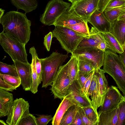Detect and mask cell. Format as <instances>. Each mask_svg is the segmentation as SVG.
<instances>
[{"label":"cell","instance_id":"1","mask_svg":"<svg viewBox=\"0 0 125 125\" xmlns=\"http://www.w3.org/2000/svg\"><path fill=\"white\" fill-rule=\"evenodd\" d=\"M26 14L11 11L0 18L3 31L15 38L25 45L30 39L31 23Z\"/></svg>","mask_w":125,"mask_h":125},{"label":"cell","instance_id":"2","mask_svg":"<svg viewBox=\"0 0 125 125\" xmlns=\"http://www.w3.org/2000/svg\"><path fill=\"white\" fill-rule=\"evenodd\" d=\"M103 70L111 76L115 82L118 88L125 96V70L119 56L110 50L105 51Z\"/></svg>","mask_w":125,"mask_h":125},{"label":"cell","instance_id":"3","mask_svg":"<svg viewBox=\"0 0 125 125\" xmlns=\"http://www.w3.org/2000/svg\"><path fill=\"white\" fill-rule=\"evenodd\" d=\"M68 57V54H64L55 52L48 57L41 59L42 88H46L51 85L60 68Z\"/></svg>","mask_w":125,"mask_h":125},{"label":"cell","instance_id":"4","mask_svg":"<svg viewBox=\"0 0 125 125\" xmlns=\"http://www.w3.org/2000/svg\"><path fill=\"white\" fill-rule=\"evenodd\" d=\"M55 26L52 32V38H56L67 54L72 53L81 41L86 36L65 26Z\"/></svg>","mask_w":125,"mask_h":125},{"label":"cell","instance_id":"5","mask_svg":"<svg viewBox=\"0 0 125 125\" xmlns=\"http://www.w3.org/2000/svg\"><path fill=\"white\" fill-rule=\"evenodd\" d=\"M0 44L13 61L17 60L28 63L25 46L17 39L2 31L0 33Z\"/></svg>","mask_w":125,"mask_h":125},{"label":"cell","instance_id":"6","mask_svg":"<svg viewBox=\"0 0 125 125\" xmlns=\"http://www.w3.org/2000/svg\"><path fill=\"white\" fill-rule=\"evenodd\" d=\"M71 4L63 0H51L46 5L40 21L46 25H53L57 19L70 7Z\"/></svg>","mask_w":125,"mask_h":125},{"label":"cell","instance_id":"7","mask_svg":"<svg viewBox=\"0 0 125 125\" xmlns=\"http://www.w3.org/2000/svg\"><path fill=\"white\" fill-rule=\"evenodd\" d=\"M71 84L66 63L61 67L51 85L50 90L54 98L62 100Z\"/></svg>","mask_w":125,"mask_h":125},{"label":"cell","instance_id":"8","mask_svg":"<svg viewBox=\"0 0 125 125\" xmlns=\"http://www.w3.org/2000/svg\"><path fill=\"white\" fill-rule=\"evenodd\" d=\"M29 106L28 102L22 98L14 100L7 115V125H18L23 118L30 114Z\"/></svg>","mask_w":125,"mask_h":125},{"label":"cell","instance_id":"9","mask_svg":"<svg viewBox=\"0 0 125 125\" xmlns=\"http://www.w3.org/2000/svg\"><path fill=\"white\" fill-rule=\"evenodd\" d=\"M65 97L70 100L74 104L82 107H94L91 100L84 93L78 80L73 81L70 85Z\"/></svg>","mask_w":125,"mask_h":125},{"label":"cell","instance_id":"10","mask_svg":"<svg viewBox=\"0 0 125 125\" xmlns=\"http://www.w3.org/2000/svg\"><path fill=\"white\" fill-rule=\"evenodd\" d=\"M124 97L116 87H109L104 97L98 112L113 110L116 108Z\"/></svg>","mask_w":125,"mask_h":125},{"label":"cell","instance_id":"11","mask_svg":"<svg viewBox=\"0 0 125 125\" xmlns=\"http://www.w3.org/2000/svg\"><path fill=\"white\" fill-rule=\"evenodd\" d=\"M99 0H76L70 8L88 22L90 16L98 9Z\"/></svg>","mask_w":125,"mask_h":125},{"label":"cell","instance_id":"12","mask_svg":"<svg viewBox=\"0 0 125 125\" xmlns=\"http://www.w3.org/2000/svg\"><path fill=\"white\" fill-rule=\"evenodd\" d=\"M72 54L83 57L93 62L96 69L103 66L105 52L97 48L76 49Z\"/></svg>","mask_w":125,"mask_h":125},{"label":"cell","instance_id":"13","mask_svg":"<svg viewBox=\"0 0 125 125\" xmlns=\"http://www.w3.org/2000/svg\"><path fill=\"white\" fill-rule=\"evenodd\" d=\"M13 62L20 78L23 89L25 91H30L32 83L31 64L17 60Z\"/></svg>","mask_w":125,"mask_h":125},{"label":"cell","instance_id":"14","mask_svg":"<svg viewBox=\"0 0 125 125\" xmlns=\"http://www.w3.org/2000/svg\"><path fill=\"white\" fill-rule=\"evenodd\" d=\"M88 22L101 33L110 32L112 25L105 16L104 12L98 9L90 17Z\"/></svg>","mask_w":125,"mask_h":125},{"label":"cell","instance_id":"15","mask_svg":"<svg viewBox=\"0 0 125 125\" xmlns=\"http://www.w3.org/2000/svg\"><path fill=\"white\" fill-rule=\"evenodd\" d=\"M106 41L102 34L92 27L90 35L85 36L82 40L76 49L97 48V47L101 42Z\"/></svg>","mask_w":125,"mask_h":125},{"label":"cell","instance_id":"16","mask_svg":"<svg viewBox=\"0 0 125 125\" xmlns=\"http://www.w3.org/2000/svg\"><path fill=\"white\" fill-rule=\"evenodd\" d=\"M88 97L90 96L93 106L97 111L100 106L102 100L99 84L98 76L96 70H94L92 80L88 91Z\"/></svg>","mask_w":125,"mask_h":125},{"label":"cell","instance_id":"17","mask_svg":"<svg viewBox=\"0 0 125 125\" xmlns=\"http://www.w3.org/2000/svg\"><path fill=\"white\" fill-rule=\"evenodd\" d=\"M83 22H88L78 15L73 9L69 8L56 20L54 26H66Z\"/></svg>","mask_w":125,"mask_h":125},{"label":"cell","instance_id":"18","mask_svg":"<svg viewBox=\"0 0 125 125\" xmlns=\"http://www.w3.org/2000/svg\"><path fill=\"white\" fill-rule=\"evenodd\" d=\"M118 107L110 110L98 112L97 125H116L118 121Z\"/></svg>","mask_w":125,"mask_h":125},{"label":"cell","instance_id":"19","mask_svg":"<svg viewBox=\"0 0 125 125\" xmlns=\"http://www.w3.org/2000/svg\"><path fill=\"white\" fill-rule=\"evenodd\" d=\"M14 100L12 94L0 88V117L7 115Z\"/></svg>","mask_w":125,"mask_h":125},{"label":"cell","instance_id":"20","mask_svg":"<svg viewBox=\"0 0 125 125\" xmlns=\"http://www.w3.org/2000/svg\"><path fill=\"white\" fill-rule=\"evenodd\" d=\"M123 46L125 42V20H117L112 24L110 32Z\"/></svg>","mask_w":125,"mask_h":125},{"label":"cell","instance_id":"21","mask_svg":"<svg viewBox=\"0 0 125 125\" xmlns=\"http://www.w3.org/2000/svg\"><path fill=\"white\" fill-rule=\"evenodd\" d=\"M74 104L69 99L65 97L59 105L53 117L52 122V125H60L64 114L67 109Z\"/></svg>","mask_w":125,"mask_h":125},{"label":"cell","instance_id":"22","mask_svg":"<svg viewBox=\"0 0 125 125\" xmlns=\"http://www.w3.org/2000/svg\"><path fill=\"white\" fill-rule=\"evenodd\" d=\"M12 4L18 10H23L25 13L35 10L38 6L37 0H10Z\"/></svg>","mask_w":125,"mask_h":125},{"label":"cell","instance_id":"23","mask_svg":"<svg viewBox=\"0 0 125 125\" xmlns=\"http://www.w3.org/2000/svg\"><path fill=\"white\" fill-rule=\"evenodd\" d=\"M29 52L32 56V62L31 64L32 77V85L30 91L33 94L36 93L38 92V78L35 63V55L37 53L36 50L34 47L31 48Z\"/></svg>","mask_w":125,"mask_h":125},{"label":"cell","instance_id":"24","mask_svg":"<svg viewBox=\"0 0 125 125\" xmlns=\"http://www.w3.org/2000/svg\"><path fill=\"white\" fill-rule=\"evenodd\" d=\"M67 64L71 84L73 81L78 79L79 68L78 59L76 56L72 54Z\"/></svg>","mask_w":125,"mask_h":125},{"label":"cell","instance_id":"25","mask_svg":"<svg viewBox=\"0 0 125 125\" xmlns=\"http://www.w3.org/2000/svg\"><path fill=\"white\" fill-rule=\"evenodd\" d=\"M107 42L109 49L113 52L121 54L124 50L122 45L115 36L111 32L102 33Z\"/></svg>","mask_w":125,"mask_h":125},{"label":"cell","instance_id":"26","mask_svg":"<svg viewBox=\"0 0 125 125\" xmlns=\"http://www.w3.org/2000/svg\"><path fill=\"white\" fill-rule=\"evenodd\" d=\"M75 56L78 60L79 72L88 74L96 69L94 64L92 61L83 57Z\"/></svg>","mask_w":125,"mask_h":125},{"label":"cell","instance_id":"27","mask_svg":"<svg viewBox=\"0 0 125 125\" xmlns=\"http://www.w3.org/2000/svg\"><path fill=\"white\" fill-rule=\"evenodd\" d=\"M81 107L74 104L71 106L63 115L60 125H71L76 115Z\"/></svg>","mask_w":125,"mask_h":125},{"label":"cell","instance_id":"28","mask_svg":"<svg viewBox=\"0 0 125 125\" xmlns=\"http://www.w3.org/2000/svg\"><path fill=\"white\" fill-rule=\"evenodd\" d=\"M98 77L100 91L102 104L104 95L109 88L108 83L103 69L100 68L96 69Z\"/></svg>","mask_w":125,"mask_h":125},{"label":"cell","instance_id":"29","mask_svg":"<svg viewBox=\"0 0 125 125\" xmlns=\"http://www.w3.org/2000/svg\"><path fill=\"white\" fill-rule=\"evenodd\" d=\"M87 22H83L76 24L67 25L65 27L69 28L85 36L90 35V31Z\"/></svg>","mask_w":125,"mask_h":125},{"label":"cell","instance_id":"30","mask_svg":"<svg viewBox=\"0 0 125 125\" xmlns=\"http://www.w3.org/2000/svg\"><path fill=\"white\" fill-rule=\"evenodd\" d=\"M125 7L123 6L104 11L105 16L111 25L117 20L121 12Z\"/></svg>","mask_w":125,"mask_h":125},{"label":"cell","instance_id":"31","mask_svg":"<svg viewBox=\"0 0 125 125\" xmlns=\"http://www.w3.org/2000/svg\"><path fill=\"white\" fill-rule=\"evenodd\" d=\"M0 74L19 76L14 64L9 65L1 62H0Z\"/></svg>","mask_w":125,"mask_h":125},{"label":"cell","instance_id":"32","mask_svg":"<svg viewBox=\"0 0 125 125\" xmlns=\"http://www.w3.org/2000/svg\"><path fill=\"white\" fill-rule=\"evenodd\" d=\"M82 108L88 119L95 123L96 125H97L99 118L97 111L93 107H85Z\"/></svg>","mask_w":125,"mask_h":125},{"label":"cell","instance_id":"33","mask_svg":"<svg viewBox=\"0 0 125 125\" xmlns=\"http://www.w3.org/2000/svg\"><path fill=\"white\" fill-rule=\"evenodd\" d=\"M0 77L5 82L16 89L21 84V79L19 76L0 74Z\"/></svg>","mask_w":125,"mask_h":125},{"label":"cell","instance_id":"34","mask_svg":"<svg viewBox=\"0 0 125 125\" xmlns=\"http://www.w3.org/2000/svg\"><path fill=\"white\" fill-rule=\"evenodd\" d=\"M118 121L116 125H125V96L118 105Z\"/></svg>","mask_w":125,"mask_h":125},{"label":"cell","instance_id":"35","mask_svg":"<svg viewBox=\"0 0 125 125\" xmlns=\"http://www.w3.org/2000/svg\"><path fill=\"white\" fill-rule=\"evenodd\" d=\"M18 125H37L36 117L30 113L23 118L19 122Z\"/></svg>","mask_w":125,"mask_h":125},{"label":"cell","instance_id":"36","mask_svg":"<svg viewBox=\"0 0 125 125\" xmlns=\"http://www.w3.org/2000/svg\"><path fill=\"white\" fill-rule=\"evenodd\" d=\"M36 118L37 125H46L52 120V115H38Z\"/></svg>","mask_w":125,"mask_h":125},{"label":"cell","instance_id":"37","mask_svg":"<svg viewBox=\"0 0 125 125\" xmlns=\"http://www.w3.org/2000/svg\"><path fill=\"white\" fill-rule=\"evenodd\" d=\"M125 4V0H111L107 5L104 11L123 6Z\"/></svg>","mask_w":125,"mask_h":125},{"label":"cell","instance_id":"38","mask_svg":"<svg viewBox=\"0 0 125 125\" xmlns=\"http://www.w3.org/2000/svg\"><path fill=\"white\" fill-rule=\"evenodd\" d=\"M36 67L38 78V84L39 85L42 81V71L41 59L38 56L37 53L35 55Z\"/></svg>","mask_w":125,"mask_h":125},{"label":"cell","instance_id":"39","mask_svg":"<svg viewBox=\"0 0 125 125\" xmlns=\"http://www.w3.org/2000/svg\"><path fill=\"white\" fill-rule=\"evenodd\" d=\"M52 38V32L51 31L46 35L44 37V45L48 52L50 50Z\"/></svg>","mask_w":125,"mask_h":125},{"label":"cell","instance_id":"40","mask_svg":"<svg viewBox=\"0 0 125 125\" xmlns=\"http://www.w3.org/2000/svg\"><path fill=\"white\" fill-rule=\"evenodd\" d=\"M78 112L81 116L83 125H96L95 123L88 119L82 107L80 109Z\"/></svg>","mask_w":125,"mask_h":125},{"label":"cell","instance_id":"41","mask_svg":"<svg viewBox=\"0 0 125 125\" xmlns=\"http://www.w3.org/2000/svg\"><path fill=\"white\" fill-rule=\"evenodd\" d=\"M94 70L89 75L85 84L84 87L83 89L84 93L87 97L89 98H90L88 97V91L92 80Z\"/></svg>","mask_w":125,"mask_h":125},{"label":"cell","instance_id":"42","mask_svg":"<svg viewBox=\"0 0 125 125\" xmlns=\"http://www.w3.org/2000/svg\"><path fill=\"white\" fill-rule=\"evenodd\" d=\"M0 88L8 91H12L16 88L4 81L0 77Z\"/></svg>","mask_w":125,"mask_h":125},{"label":"cell","instance_id":"43","mask_svg":"<svg viewBox=\"0 0 125 125\" xmlns=\"http://www.w3.org/2000/svg\"><path fill=\"white\" fill-rule=\"evenodd\" d=\"M90 73L88 74H86L79 71L78 79V80L82 87V89L83 88L87 80Z\"/></svg>","mask_w":125,"mask_h":125},{"label":"cell","instance_id":"44","mask_svg":"<svg viewBox=\"0 0 125 125\" xmlns=\"http://www.w3.org/2000/svg\"><path fill=\"white\" fill-rule=\"evenodd\" d=\"M71 125H83L80 115L77 112Z\"/></svg>","mask_w":125,"mask_h":125},{"label":"cell","instance_id":"45","mask_svg":"<svg viewBox=\"0 0 125 125\" xmlns=\"http://www.w3.org/2000/svg\"><path fill=\"white\" fill-rule=\"evenodd\" d=\"M111 0H99L98 6V9L104 12L107 5Z\"/></svg>","mask_w":125,"mask_h":125},{"label":"cell","instance_id":"46","mask_svg":"<svg viewBox=\"0 0 125 125\" xmlns=\"http://www.w3.org/2000/svg\"><path fill=\"white\" fill-rule=\"evenodd\" d=\"M97 48L102 51L105 52L107 49H109V46L106 41L101 42L97 46Z\"/></svg>","mask_w":125,"mask_h":125},{"label":"cell","instance_id":"47","mask_svg":"<svg viewBox=\"0 0 125 125\" xmlns=\"http://www.w3.org/2000/svg\"><path fill=\"white\" fill-rule=\"evenodd\" d=\"M119 57L122 66L125 70V51L121 54H119Z\"/></svg>","mask_w":125,"mask_h":125},{"label":"cell","instance_id":"48","mask_svg":"<svg viewBox=\"0 0 125 125\" xmlns=\"http://www.w3.org/2000/svg\"><path fill=\"white\" fill-rule=\"evenodd\" d=\"M125 20V7L121 12L117 20Z\"/></svg>","mask_w":125,"mask_h":125},{"label":"cell","instance_id":"49","mask_svg":"<svg viewBox=\"0 0 125 125\" xmlns=\"http://www.w3.org/2000/svg\"><path fill=\"white\" fill-rule=\"evenodd\" d=\"M5 10L1 8L0 9V18H1L3 15L4 14Z\"/></svg>","mask_w":125,"mask_h":125},{"label":"cell","instance_id":"50","mask_svg":"<svg viewBox=\"0 0 125 125\" xmlns=\"http://www.w3.org/2000/svg\"><path fill=\"white\" fill-rule=\"evenodd\" d=\"M0 125H8L3 120H0Z\"/></svg>","mask_w":125,"mask_h":125},{"label":"cell","instance_id":"51","mask_svg":"<svg viewBox=\"0 0 125 125\" xmlns=\"http://www.w3.org/2000/svg\"><path fill=\"white\" fill-rule=\"evenodd\" d=\"M69 1L72 3H73L76 0H68Z\"/></svg>","mask_w":125,"mask_h":125},{"label":"cell","instance_id":"52","mask_svg":"<svg viewBox=\"0 0 125 125\" xmlns=\"http://www.w3.org/2000/svg\"><path fill=\"white\" fill-rule=\"evenodd\" d=\"M123 48L124 50L125 51V42L123 46Z\"/></svg>","mask_w":125,"mask_h":125},{"label":"cell","instance_id":"53","mask_svg":"<svg viewBox=\"0 0 125 125\" xmlns=\"http://www.w3.org/2000/svg\"><path fill=\"white\" fill-rule=\"evenodd\" d=\"M123 6H124V7H125V5H124Z\"/></svg>","mask_w":125,"mask_h":125},{"label":"cell","instance_id":"54","mask_svg":"<svg viewBox=\"0 0 125 125\" xmlns=\"http://www.w3.org/2000/svg\"></svg>","mask_w":125,"mask_h":125}]
</instances>
